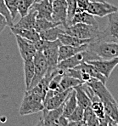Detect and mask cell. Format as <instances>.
I'll return each mask as SVG.
<instances>
[{
	"mask_svg": "<svg viewBox=\"0 0 118 126\" xmlns=\"http://www.w3.org/2000/svg\"><path fill=\"white\" fill-rule=\"evenodd\" d=\"M88 44H83V45H81V46H77V47L71 46V45L60 44V48H59V62L73 56L76 54L86 50V49H88Z\"/></svg>",
	"mask_w": 118,
	"mask_h": 126,
	"instance_id": "5bb4252c",
	"label": "cell"
},
{
	"mask_svg": "<svg viewBox=\"0 0 118 126\" xmlns=\"http://www.w3.org/2000/svg\"><path fill=\"white\" fill-rule=\"evenodd\" d=\"M42 0H35V3H38V2H41Z\"/></svg>",
	"mask_w": 118,
	"mask_h": 126,
	"instance_id": "f35d334b",
	"label": "cell"
},
{
	"mask_svg": "<svg viewBox=\"0 0 118 126\" xmlns=\"http://www.w3.org/2000/svg\"><path fill=\"white\" fill-rule=\"evenodd\" d=\"M82 84H83V83L81 80L64 73L63 76H62L61 80H60V87L62 90H69V89H74L76 86H78V85Z\"/></svg>",
	"mask_w": 118,
	"mask_h": 126,
	"instance_id": "484cf974",
	"label": "cell"
},
{
	"mask_svg": "<svg viewBox=\"0 0 118 126\" xmlns=\"http://www.w3.org/2000/svg\"><path fill=\"white\" fill-rule=\"evenodd\" d=\"M57 26H60V25H58L57 23H55V22L52 21H49V20L43 19V18H37L34 29H35V31L39 33L43 31L47 30V29L57 27Z\"/></svg>",
	"mask_w": 118,
	"mask_h": 126,
	"instance_id": "4316f807",
	"label": "cell"
},
{
	"mask_svg": "<svg viewBox=\"0 0 118 126\" xmlns=\"http://www.w3.org/2000/svg\"><path fill=\"white\" fill-rule=\"evenodd\" d=\"M37 126H45V125H43V124H42L41 122L39 121V123H38V125H37Z\"/></svg>",
	"mask_w": 118,
	"mask_h": 126,
	"instance_id": "74e56055",
	"label": "cell"
},
{
	"mask_svg": "<svg viewBox=\"0 0 118 126\" xmlns=\"http://www.w3.org/2000/svg\"><path fill=\"white\" fill-rule=\"evenodd\" d=\"M11 32L14 35H19L22 38L27 40H30L33 43H36L40 39L39 33L35 31V29H24V28H15V27H10Z\"/></svg>",
	"mask_w": 118,
	"mask_h": 126,
	"instance_id": "7402d4cb",
	"label": "cell"
},
{
	"mask_svg": "<svg viewBox=\"0 0 118 126\" xmlns=\"http://www.w3.org/2000/svg\"><path fill=\"white\" fill-rule=\"evenodd\" d=\"M75 92H76V97H77V105L80 106L81 107H82L83 109H86L88 107H89L91 106V99L89 98V96L88 95V94L86 93V91L84 90L83 87H82V84L76 86L74 88Z\"/></svg>",
	"mask_w": 118,
	"mask_h": 126,
	"instance_id": "44dd1931",
	"label": "cell"
},
{
	"mask_svg": "<svg viewBox=\"0 0 118 126\" xmlns=\"http://www.w3.org/2000/svg\"><path fill=\"white\" fill-rule=\"evenodd\" d=\"M66 33L81 39L96 40L99 35V28L84 23H76L65 28Z\"/></svg>",
	"mask_w": 118,
	"mask_h": 126,
	"instance_id": "277c9868",
	"label": "cell"
},
{
	"mask_svg": "<svg viewBox=\"0 0 118 126\" xmlns=\"http://www.w3.org/2000/svg\"><path fill=\"white\" fill-rule=\"evenodd\" d=\"M74 68L80 70V71H82V72H84V73H87L88 74H89L91 78L96 79L98 80L101 81L102 83H104V84H105L106 81H107V79H106L104 75H102V74L99 73L96 68H95V66H93V65L88 62H83V63H82V64L77 66Z\"/></svg>",
	"mask_w": 118,
	"mask_h": 126,
	"instance_id": "ac0fdd59",
	"label": "cell"
},
{
	"mask_svg": "<svg viewBox=\"0 0 118 126\" xmlns=\"http://www.w3.org/2000/svg\"><path fill=\"white\" fill-rule=\"evenodd\" d=\"M117 11L118 8L117 6H114L106 2H90L87 10V12L99 17H105L111 13H115Z\"/></svg>",
	"mask_w": 118,
	"mask_h": 126,
	"instance_id": "30bf717a",
	"label": "cell"
},
{
	"mask_svg": "<svg viewBox=\"0 0 118 126\" xmlns=\"http://www.w3.org/2000/svg\"><path fill=\"white\" fill-rule=\"evenodd\" d=\"M66 1L67 3V27H69L77 10V0H66Z\"/></svg>",
	"mask_w": 118,
	"mask_h": 126,
	"instance_id": "f546056e",
	"label": "cell"
},
{
	"mask_svg": "<svg viewBox=\"0 0 118 126\" xmlns=\"http://www.w3.org/2000/svg\"><path fill=\"white\" fill-rule=\"evenodd\" d=\"M73 89H69V90H66L60 92L49 90L46 93L43 101L44 108L47 110H53V109L58 108L65 102L68 94Z\"/></svg>",
	"mask_w": 118,
	"mask_h": 126,
	"instance_id": "52a82bcc",
	"label": "cell"
},
{
	"mask_svg": "<svg viewBox=\"0 0 118 126\" xmlns=\"http://www.w3.org/2000/svg\"><path fill=\"white\" fill-rule=\"evenodd\" d=\"M10 10L11 16L13 19H15V17L18 15V4H19L20 0H3Z\"/></svg>",
	"mask_w": 118,
	"mask_h": 126,
	"instance_id": "4dcf8cb0",
	"label": "cell"
},
{
	"mask_svg": "<svg viewBox=\"0 0 118 126\" xmlns=\"http://www.w3.org/2000/svg\"><path fill=\"white\" fill-rule=\"evenodd\" d=\"M110 118H109V117L106 115L105 118H103V119H100V121H99V124L98 125V126H108L109 123H110Z\"/></svg>",
	"mask_w": 118,
	"mask_h": 126,
	"instance_id": "e575fe53",
	"label": "cell"
},
{
	"mask_svg": "<svg viewBox=\"0 0 118 126\" xmlns=\"http://www.w3.org/2000/svg\"><path fill=\"white\" fill-rule=\"evenodd\" d=\"M62 114H63V104L58 108L53 110H47L44 108L43 110V118L40 119V122L45 126H52L53 124H54Z\"/></svg>",
	"mask_w": 118,
	"mask_h": 126,
	"instance_id": "9a60e30c",
	"label": "cell"
},
{
	"mask_svg": "<svg viewBox=\"0 0 118 126\" xmlns=\"http://www.w3.org/2000/svg\"><path fill=\"white\" fill-rule=\"evenodd\" d=\"M87 62L90 63L93 66H95V68L98 71L108 79L111 73L113 72V70L118 65V57L110 59V60L99 59V60H93Z\"/></svg>",
	"mask_w": 118,
	"mask_h": 126,
	"instance_id": "7c38bea8",
	"label": "cell"
},
{
	"mask_svg": "<svg viewBox=\"0 0 118 126\" xmlns=\"http://www.w3.org/2000/svg\"><path fill=\"white\" fill-rule=\"evenodd\" d=\"M76 23H84V24H88V25L90 26H93L95 27H99V23L97 22V21L95 20L94 16L91 15L90 13L87 12V11H83V12H76L74 16H73L72 20L71 21V25H73V24Z\"/></svg>",
	"mask_w": 118,
	"mask_h": 126,
	"instance_id": "e0dca14e",
	"label": "cell"
},
{
	"mask_svg": "<svg viewBox=\"0 0 118 126\" xmlns=\"http://www.w3.org/2000/svg\"><path fill=\"white\" fill-rule=\"evenodd\" d=\"M89 3V0H77V10H76V12L87 11Z\"/></svg>",
	"mask_w": 118,
	"mask_h": 126,
	"instance_id": "d6a6232c",
	"label": "cell"
},
{
	"mask_svg": "<svg viewBox=\"0 0 118 126\" xmlns=\"http://www.w3.org/2000/svg\"><path fill=\"white\" fill-rule=\"evenodd\" d=\"M88 49L103 60H110L118 57V43L93 40L88 44Z\"/></svg>",
	"mask_w": 118,
	"mask_h": 126,
	"instance_id": "3957f363",
	"label": "cell"
},
{
	"mask_svg": "<svg viewBox=\"0 0 118 126\" xmlns=\"http://www.w3.org/2000/svg\"><path fill=\"white\" fill-rule=\"evenodd\" d=\"M82 126H88V125H87V123H86V122H85V123H84V124H83V125H82Z\"/></svg>",
	"mask_w": 118,
	"mask_h": 126,
	"instance_id": "ab89813d",
	"label": "cell"
},
{
	"mask_svg": "<svg viewBox=\"0 0 118 126\" xmlns=\"http://www.w3.org/2000/svg\"><path fill=\"white\" fill-rule=\"evenodd\" d=\"M99 57L96 54H94L93 51L89 50V49H86L82 52H79L76 54L75 55L67 58L66 60H63L61 62H59L58 64V69L61 70V71H66L68 69H71L74 68L78 65L82 64L83 62H89V61L93 60H99Z\"/></svg>",
	"mask_w": 118,
	"mask_h": 126,
	"instance_id": "5b68a950",
	"label": "cell"
},
{
	"mask_svg": "<svg viewBox=\"0 0 118 126\" xmlns=\"http://www.w3.org/2000/svg\"><path fill=\"white\" fill-rule=\"evenodd\" d=\"M108 25L104 31L99 32L96 40L118 43V11L108 15Z\"/></svg>",
	"mask_w": 118,
	"mask_h": 126,
	"instance_id": "8992f818",
	"label": "cell"
},
{
	"mask_svg": "<svg viewBox=\"0 0 118 126\" xmlns=\"http://www.w3.org/2000/svg\"><path fill=\"white\" fill-rule=\"evenodd\" d=\"M91 107L92 111L94 113V115L97 117V118H100V119H103V118H105L106 114H105V107L104 104L102 103V101H100L99 97L95 94L94 96H93L91 99Z\"/></svg>",
	"mask_w": 118,
	"mask_h": 126,
	"instance_id": "d4e9b609",
	"label": "cell"
},
{
	"mask_svg": "<svg viewBox=\"0 0 118 126\" xmlns=\"http://www.w3.org/2000/svg\"><path fill=\"white\" fill-rule=\"evenodd\" d=\"M65 32H66L65 29L60 28V26H57V27L39 32V37L41 39L45 40V41H55L58 39L59 35Z\"/></svg>",
	"mask_w": 118,
	"mask_h": 126,
	"instance_id": "cb8c5ba5",
	"label": "cell"
},
{
	"mask_svg": "<svg viewBox=\"0 0 118 126\" xmlns=\"http://www.w3.org/2000/svg\"><path fill=\"white\" fill-rule=\"evenodd\" d=\"M85 123L84 120H80V121H69L67 126H82Z\"/></svg>",
	"mask_w": 118,
	"mask_h": 126,
	"instance_id": "d590c367",
	"label": "cell"
},
{
	"mask_svg": "<svg viewBox=\"0 0 118 126\" xmlns=\"http://www.w3.org/2000/svg\"><path fill=\"white\" fill-rule=\"evenodd\" d=\"M0 14L3 15L5 17L7 22H8L9 27H12L13 26H14V22H13L14 21V19H13L12 16H11L10 10H9L8 7L6 6V4H5L3 0H0Z\"/></svg>",
	"mask_w": 118,
	"mask_h": 126,
	"instance_id": "f1b7e54d",
	"label": "cell"
},
{
	"mask_svg": "<svg viewBox=\"0 0 118 126\" xmlns=\"http://www.w3.org/2000/svg\"><path fill=\"white\" fill-rule=\"evenodd\" d=\"M93 90L94 94L104 104L105 114L111 120L118 123V105L117 101L105 86V84L96 79H91L85 83Z\"/></svg>",
	"mask_w": 118,
	"mask_h": 126,
	"instance_id": "6da1fadb",
	"label": "cell"
},
{
	"mask_svg": "<svg viewBox=\"0 0 118 126\" xmlns=\"http://www.w3.org/2000/svg\"><path fill=\"white\" fill-rule=\"evenodd\" d=\"M77 106L78 105H77V97H76V92L75 90L73 89L69 93L67 98H66L65 102L63 103V114L62 115L68 118Z\"/></svg>",
	"mask_w": 118,
	"mask_h": 126,
	"instance_id": "ffe728a7",
	"label": "cell"
},
{
	"mask_svg": "<svg viewBox=\"0 0 118 126\" xmlns=\"http://www.w3.org/2000/svg\"><path fill=\"white\" fill-rule=\"evenodd\" d=\"M58 39L60 40L61 44L75 46V47L83 45V44H90V43H92L93 41V39H81V38H78L74 36H71V35H69L66 32L61 33V34L59 35Z\"/></svg>",
	"mask_w": 118,
	"mask_h": 126,
	"instance_id": "d6986e66",
	"label": "cell"
},
{
	"mask_svg": "<svg viewBox=\"0 0 118 126\" xmlns=\"http://www.w3.org/2000/svg\"><path fill=\"white\" fill-rule=\"evenodd\" d=\"M8 26V22H7L5 17L3 15L0 14V33L2 32L5 29V27Z\"/></svg>",
	"mask_w": 118,
	"mask_h": 126,
	"instance_id": "836d02e7",
	"label": "cell"
},
{
	"mask_svg": "<svg viewBox=\"0 0 118 126\" xmlns=\"http://www.w3.org/2000/svg\"><path fill=\"white\" fill-rule=\"evenodd\" d=\"M34 3L35 0H20L18 4V14L21 16L27 15Z\"/></svg>",
	"mask_w": 118,
	"mask_h": 126,
	"instance_id": "83f0119b",
	"label": "cell"
},
{
	"mask_svg": "<svg viewBox=\"0 0 118 126\" xmlns=\"http://www.w3.org/2000/svg\"><path fill=\"white\" fill-rule=\"evenodd\" d=\"M83 118L84 109L82 107H81L80 106H77L75 110L69 116L68 119H69V121H80V120H83Z\"/></svg>",
	"mask_w": 118,
	"mask_h": 126,
	"instance_id": "1f68e13d",
	"label": "cell"
},
{
	"mask_svg": "<svg viewBox=\"0 0 118 126\" xmlns=\"http://www.w3.org/2000/svg\"><path fill=\"white\" fill-rule=\"evenodd\" d=\"M90 2H105V0H89Z\"/></svg>",
	"mask_w": 118,
	"mask_h": 126,
	"instance_id": "8d00e7d4",
	"label": "cell"
},
{
	"mask_svg": "<svg viewBox=\"0 0 118 126\" xmlns=\"http://www.w3.org/2000/svg\"><path fill=\"white\" fill-rule=\"evenodd\" d=\"M23 68H24V80H25L26 90H28L30 84L32 83L35 74L34 62L32 60L23 61Z\"/></svg>",
	"mask_w": 118,
	"mask_h": 126,
	"instance_id": "603a6c76",
	"label": "cell"
},
{
	"mask_svg": "<svg viewBox=\"0 0 118 126\" xmlns=\"http://www.w3.org/2000/svg\"><path fill=\"white\" fill-rule=\"evenodd\" d=\"M53 21L65 28L67 27V3L66 0H54L52 2Z\"/></svg>",
	"mask_w": 118,
	"mask_h": 126,
	"instance_id": "9c48e42d",
	"label": "cell"
},
{
	"mask_svg": "<svg viewBox=\"0 0 118 126\" xmlns=\"http://www.w3.org/2000/svg\"><path fill=\"white\" fill-rule=\"evenodd\" d=\"M32 9L37 11V18H43V19L52 21L53 6L52 2L49 0H42L38 3H34Z\"/></svg>",
	"mask_w": 118,
	"mask_h": 126,
	"instance_id": "4fadbf2b",
	"label": "cell"
},
{
	"mask_svg": "<svg viewBox=\"0 0 118 126\" xmlns=\"http://www.w3.org/2000/svg\"><path fill=\"white\" fill-rule=\"evenodd\" d=\"M44 109L43 99L41 96L32 93L30 90H26L24 93L19 114L21 116H27L43 112Z\"/></svg>",
	"mask_w": 118,
	"mask_h": 126,
	"instance_id": "7a4b0ae2",
	"label": "cell"
},
{
	"mask_svg": "<svg viewBox=\"0 0 118 126\" xmlns=\"http://www.w3.org/2000/svg\"><path fill=\"white\" fill-rule=\"evenodd\" d=\"M49 1H50V2H53V1H54V0H49Z\"/></svg>",
	"mask_w": 118,
	"mask_h": 126,
	"instance_id": "60d3db41",
	"label": "cell"
},
{
	"mask_svg": "<svg viewBox=\"0 0 118 126\" xmlns=\"http://www.w3.org/2000/svg\"><path fill=\"white\" fill-rule=\"evenodd\" d=\"M37 11L33 9H31L28 14L24 16H21L20 21L17 23L14 24L12 27L15 28H24V29H34L35 23L37 19Z\"/></svg>",
	"mask_w": 118,
	"mask_h": 126,
	"instance_id": "2e32d148",
	"label": "cell"
},
{
	"mask_svg": "<svg viewBox=\"0 0 118 126\" xmlns=\"http://www.w3.org/2000/svg\"><path fill=\"white\" fill-rule=\"evenodd\" d=\"M33 62H34V67H35V74L33 78L32 83L30 84V87L28 90L33 88L36 86L42 79L45 77L48 72V64L47 61L45 59V56L42 51H37L34 58H33Z\"/></svg>",
	"mask_w": 118,
	"mask_h": 126,
	"instance_id": "ba28073f",
	"label": "cell"
},
{
	"mask_svg": "<svg viewBox=\"0 0 118 126\" xmlns=\"http://www.w3.org/2000/svg\"><path fill=\"white\" fill-rule=\"evenodd\" d=\"M14 36H15L16 43H17L18 49L22 60H32L38 51L35 47L34 43L22 38L19 35H14Z\"/></svg>",
	"mask_w": 118,
	"mask_h": 126,
	"instance_id": "8fae6325",
	"label": "cell"
}]
</instances>
